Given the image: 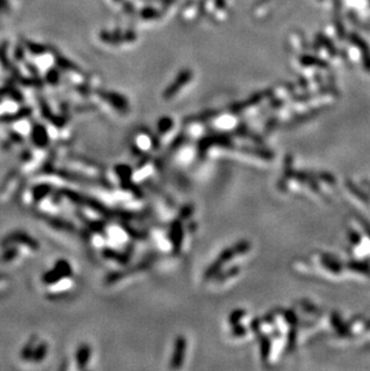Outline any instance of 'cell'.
I'll return each mask as SVG.
<instances>
[{
    "label": "cell",
    "instance_id": "obj_17",
    "mask_svg": "<svg viewBox=\"0 0 370 371\" xmlns=\"http://www.w3.org/2000/svg\"><path fill=\"white\" fill-rule=\"evenodd\" d=\"M171 126H172V121L170 118L161 119V121H160V123H159V125H158L159 132L164 133V132H166V130H168V128H170Z\"/></svg>",
    "mask_w": 370,
    "mask_h": 371
},
{
    "label": "cell",
    "instance_id": "obj_3",
    "mask_svg": "<svg viewBox=\"0 0 370 371\" xmlns=\"http://www.w3.org/2000/svg\"><path fill=\"white\" fill-rule=\"evenodd\" d=\"M24 245L27 247L28 249L33 250V251H37L40 249V244L36 239H34L33 237H30L28 233L22 232V231H14V232H11L10 235L5 236L4 238L1 239V247H8V245Z\"/></svg>",
    "mask_w": 370,
    "mask_h": 371
},
{
    "label": "cell",
    "instance_id": "obj_15",
    "mask_svg": "<svg viewBox=\"0 0 370 371\" xmlns=\"http://www.w3.org/2000/svg\"><path fill=\"white\" fill-rule=\"evenodd\" d=\"M116 172H117V174H118V177L122 179V182H123V185L126 184V185L129 186L130 177H131V168L125 165H119L116 167Z\"/></svg>",
    "mask_w": 370,
    "mask_h": 371
},
{
    "label": "cell",
    "instance_id": "obj_1",
    "mask_svg": "<svg viewBox=\"0 0 370 371\" xmlns=\"http://www.w3.org/2000/svg\"><path fill=\"white\" fill-rule=\"evenodd\" d=\"M72 274H74V270H72L71 264L66 259H58L54 267L43 274L41 280L46 286H55V283L70 279Z\"/></svg>",
    "mask_w": 370,
    "mask_h": 371
},
{
    "label": "cell",
    "instance_id": "obj_12",
    "mask_svg": "<svg viewBox=\"0 0 370 371\" xmlns=\"http://www.w3.org/2000/svg\"><path fill=\"white\" fill-rule=\"evenodd\" d=\"M105 99L109 100L111 102L112 106H115L117 110L121 111H126L127 110V104L126 100L121 95H116V94H107L105 95Z\"/></svg>",
    "mask_w": 370,
    "mask_h": 371
},
{
    "label": "cell",
    "instance_id": "obj_13",
    "mask_svg": "<svg viewBox=\"0 0 370 371\" xmlns=\"http://www.w3.org/2000/svg\"><path fill=\"white\" fill-rule=\"evenodd\" d=\"M47 353H48L47 344H46V343L37 344L36 347H35V350H34L33 358H31V361L35 362V363H40V362L43 361V359L46 358Z\"/></svg>",
    "mask_w": 370,
    "mask_h": 371
},
{
    "label": "cell",
    "instance_id": "obj_11",
    "mask_svg": "<svg viewBox=\"0 0 370 371\" xmlns=\"http://www.w3.org/2000/svg\"><path fill=\"white\" fill-rule=\"evenodd\" d=\"M36 339H37L36 335H34V337H31L30 340L24 345V347H23L22 352H21L22 359H24V361H31L34 350H35V347H36Z\"/></svg>",
    "mask_w": 370,
    "mask_h": 371
},
{
    "label": "cell",
    "instance_id": "obj_6",
    "mask_svg": "<svg viewBox=\"0 0 370 371\" xmlns=\"http://www.w3.org/2000/svg\"><path fill=\"white\" fill-rule=\"evenodd\" d=\"M90 358H92V349H90L89 345H80L77 351H76V363H77V367L80 369H86L88 367Z\"/></svg>",
    "mask_w": 370,
    "mask_h": 371
},
{
    "label": "cell",
    "instance_id": "obj_7",
    "mask_svg": "<svg viewBox=\"0 0 370 371\" xmlns=\"http://www.w3.org/2000/svg\"><path fill=\"white\" fill-rule=\"evenodd\" d=\"M184 351H185V339L183 337H179L176 340V345H174V353H173V357H172L171 368H173V369L180 368V365H182L183 363V359H184Z\"/></svg>",
    "mask_w": 370,
    "mask_h": 371
},
{
    "label": "cell",
    "instance_id": "obj_14",
    "mask_svg": "<svg viewBox=\"0 0 370 371\" xmlns=\"http://www.w3.org/2000/svg\"><path fill=\"white\" fill-rule=\"evenodd\" d=\"M4 251L1 253V261L2 262H11L18 256V249L16 245H8V247H2Z\"/></svg>",
    "mask_w": 370,
    "mask_h": 371
},
{
    "label": "cell",
    "instance_id": "obj_8",
    "mask_svg": "<svg viewBox=\"0 0 370 371\" xmlns=\"http://www.w3.org/2000/svg\"><path fill=\"white\" fill-rule=\"evenodd\" d=\"M351 40H352V42H354L355 45L361 49V52H362L364 68L368 70V71H370V48L368 47V45H367V43L364 42L361 37H358L357 35H352Z\"/></svg>",
    "mask_w": 370,
    "mask_h": 371
},
{
    "label": "cell",
    "instance_id": "obj_4",
    "mask_svg": "<svg viewBox=\"0 0 370 371\" xmlns=\"http://www.w3.org/2000/svg\"><path fill=\"white\" fill-rule=\"evenodd\" d=\"M191 76L192 75H191L190 70H184L183 72H180V75L177 77V80L165 90V93H164L165 99H171L172 96L176 95L177 92H178L182 87H184L185 84L191 80Z\"/></svg>",
    "mask_w": 370,
    "mask_h": 371
},
{
    "label": "cell",
    "instance_id": "obj_5",
    "mask_svg": "<svg viewBox=\"0 0 370 371\" xmlns=\"http://www.w3.org/2000/svg\"><path fill=\"white\" fill-rule=\"evenodd\" d=\"M31 141L37 148L47 147L49 137L46 127L42 126V125H35L33 130H31Z\"/></svg>",
    "mask_w": 370,
    "mask_h": 371
},
{
    "label": "cell",
    "instance_id": "obj_16",
    "mask_svg": "<svg viewBox=\"0 0 370 371\" xmlns=\"http://www.w3.org/2000/svg\"><path fill=\"white\" fill-rule=\"evenodd\" d=\"M172 241H173V245L174 249H179L180 242H182V226H180L179 223H174L173 226H172Z\"/></svg>",
    "mask_w": 370,
    "mask_h": 371
},
{
    "label": "cell",
    "instance_id": "obj_18",
    "mask_svg": "<svg viewBox=\"0 0 370 371\" xmlns=\"http://www.w3.org/2000/svg\"><path fill=\"white\" fill-rule=\"evenodd\" d=\"M2 280H4V276L0 275V281H2Z\"/></svg>",
    "mask_w": 370,
    "mask_h": 371
},
{
    "label": "cell",
    "instance_id": "obj_2",
    "mask_svg": "<svg viewBox=\"0 0 370 371\" xmlns=\"http://www.w3.org/2000/svg\"><path fill=\"white\" fill-rule=\"evenodd\" d=\"M249 249H250V244L247 243V242L243 241V242H240L237 245H235V247H231V249H226L225 251H223V252L220 253L219 258H218L217 261H215L214 263L208 268V270L206 271L205 277L206 279H209V277L215 275V273L220 269L221 265H223L224 263H226L227 261H230L233 256L237 255V253L247 252Z\"/></svg>",
    "mask_w": 370,
    "mask_h": 371
},
{
    "label": "cell",
    "instance_id": "obj_9",
    "mask_svg": "<svg viewBox=\"0 0 370 371\" xmlns=\"http://www.w3.org/2000/svg\"><path fill=\"white\" fill-rule=\"evenodd\" d=\"M52 192V186L49 184H39L33 189L31 196H33V200L36 203L41 202L45 200L46 197H48Z\"/></svg>",
    "mask_w": 370,
    "mask_h": 371
},
{
    "label": "cell",
    "instance_id": "obj_10",
    "mask_svg": "<svg viewBox=\"0 0 370 371\" xmlns=\"http://www.w3.org/2000/svg\"><path fill=\"white\" fill-rule=\"evenodd\" d=\"M45 220L51 225L54 229H58L60 231H68V232H74V225L69 221L64 220V219L54 218V216H45Z\"/></svg>",
    "mask_w": 370,
    "mask_h": 371
}]
</instances>
